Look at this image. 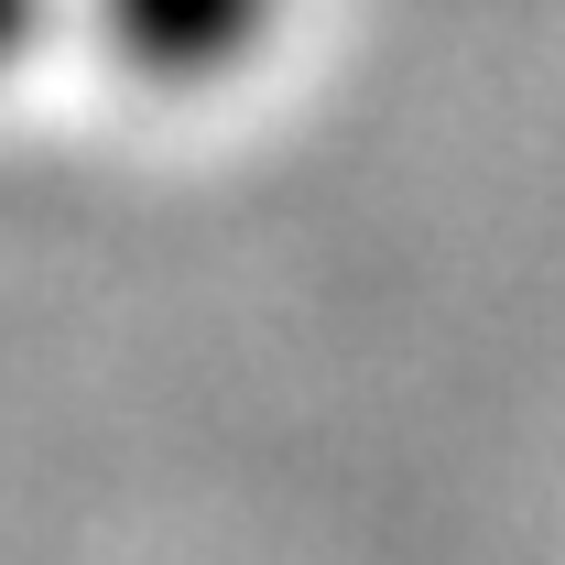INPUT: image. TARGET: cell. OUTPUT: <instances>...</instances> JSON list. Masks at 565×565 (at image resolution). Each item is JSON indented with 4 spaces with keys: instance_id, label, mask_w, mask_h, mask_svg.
I'll return each instance as SVG.
<instances>
[{
    "instance_id": "6da1fadb",
    "label": "cell",
    "mask_w": 565,
    "mask_h": 565,
    "mask_svg": "<svg viewBox=\"0 0 565 565\" xmlns=\"http://www.w3.org/2000/svg\"><path fill=\"white\" fill-rule=\"evenodd\" d=\"M120 22H131L141 55H163V66H217L250 22H262V0H120Z\"/></svg>"
},
{
    "instance_id": "7a4b0ae2",
    "label": "cell",
    "mask_w": 565,
    "mask_h": 565,
    "mask_svg": "<svg viewBox=\"0 0 565 565\" xmlns=\"http://www.w3.org/2000/svg\"><path fill=\"white\" fill-rule=\"evenodd\" d=\"M22 33H33V0H0V55H11Z\"/></svg>"
}]
</instances>
